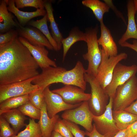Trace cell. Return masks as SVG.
Segmentation results:
<instances>
[{"label":"cell","mask_w":137,"mask_h":137,"mask_svg":"<svg viewBox=\"0 0 137 137\" xmlns=\"http://www.w3.org/2000/svg\"><path fill=\"white\" fill-rule=\"evenodd\" d=\"M128 23L125 33L119 40L120 45L129 39L133 38L137 40V28L135 19L136 12L133 0H129L127 5Z\"/></svg>","instance_id":"16"},{"label":"cell","mask_w":137,"mask_h":137,"mask_svg":"<svg viewBox=\"0 0 137 137\" xmlns=\"http://www.w3.org/2000/svg\"><path fill=\"white\" fill-rule=\"evenodd\" d=\"M6 1L8 10L14 14L21 25H25L33 18L39 16H44L47 13L44 9H37L32 12L23 11L16 8L14 0H6Z\"/></svg>","instance_id":"17"},{"label":"cell","mask_w":137,"mask_h":137,"mask_svg":"<svg viewBox=\"0 0 137 137\" xmlns=\"http://www.w3.org/2000/svg\"><path fill=\"white\" fill-rule=\"evenodd\" d=\"M36 77L22 81L0 85V103L9 98L29 94L38 90V86L32 83Z\"/></svg>","instance_id":"9"},{"label":"cell","mask_w":137,"mask_h":137,"mask_svg":"<svg viewBox=\"0 0 137 137\" xmlns=\"http://www.w3.org/2000/svg\"><path fill=\"white\" fill-rule=\"evenodd\" d=\"M113 137H128V133L127 129L120 130Z\"/></svg>","instance_id":"39"},{"label":"cell","mask_w":137,"mask_h":137,"mask_svg":"<svg viewBox=\"0 0 137 137\" xmlns=\"http://www.w3.org/2000/svg\"><path fill=\"white\" fill-rule=\"evenodd\" d=\"M29 94L9 98L0 104V115L9 110L16 109L26 103L29 100Z\"/></svg>","instance_id":"26"},{"label":"cell","mask_w":137,"mask_h":137,"mask_svg":"<svg viewBox=\"0 0 137 137\" xmlns=\"http://www.w3.org/2000/svg\"><path fill=\"white\" fill-rule=\"evenodd\" d=\"M132 137H137V135H136V136H134Z\"/></svg>","instance_id":"43"},{"label":"cell","mask_w":137,"mask_h":137,"mask_svg":"<svg viewBox=\"0 0 137 137\" xmlns=\"http://www.w3.org/2000/svg\"><path fill=\"white\" fill-rule=\"evenodd\" d=\"M137 99V77L134 75L117 89L113 98V110H124Z\"/></svg>","instance_id":"5"},{"label":"cell","mask_w":137,"mask_h":137,"mask_svg":"<svg viewBox=\"0 0 137 137\" xmlns=\"http://www.w3.org/2000/svg\"><path fill=\"white\" fill-rule=\"evenodd\" d=\"M16 135L9 124L3 117H0V136L1 137H11Z\"/></svg>","instance_id":"31"},{"label":"cell","mask_w":137,"mask_h":137,"mask_svg":"<svg viewBox=\"0 0 137 137\" xmlns=\"http://www.w3.org/2000/svg\"><path fill=\"white\" fill-rule=\"evenodd\" d=\"M43 94L47 113L50 118L54 116L60 112L76 108L82 102L74 105L67 103L59 95L50 90L49 86L44 89Z\"/></svg>","instance_id":"11"},{"label":"cell","mask_w":137,"mask_h":137,"mask_svg":"<svg viewBox=\"0 0 137 137\" xmlns=\"http://www.w3.org/2000/svg\"><path fill=\"white\" fill-rule=\"evenodd\" d=\"M132 43V44H131L126 41L120 45L123 47H127L131 49L137 53V40H134Z\"/></svg>","instance_id":"37"},{"label":"cell","mask_w":137,"mask_h":137,"mask_svg":"<svg viewBox=\"0 0 137 137\" xmlns=\"http://www.w3.org/2000/svg\"></svg>","instance_id":"45"},{"label":"cell","mask_w":137,"mask_h":137,"mask_svg":"<svg viewBox=\"0 0 137 137\" xmlns=\"http://www.w3.org/2000/svg\"><path fill=\"white\" fill-rule=\"evenodd\" d=\"M127 129L128 137H132L137 135V121L129 125Z\"/></svg>","instance_id":"35"},{"label":"cell","mask_w":137,"mask_h":137,"mask_svg":"<svg viewBox=\"0 0 137 137\" xmlns=\"http://www.w3.org/2000/svg\"><path fill=\"white\" fill-rule=\"evenodd\" d=\"M44 1V8L46 11L48 20L50 23L52 36L57 44L59 50L61 48V41L63 38L55 20L51 3L50 1Z\"/></svg>","instance_id":"21"},{"label":"cell","mask_w":137,"mask_h":137,"mask_svg":"<svg viewBox=\"0 0 137 137\" xmlns=\"http://www.w3.org/2000/svg\"><path fill=\"white\" fill-rule=\"evenodd\" d=\"M5 0L1 1L0 5V31L4 32L8 31L12 27L17 26L13 20V16L9 12Z\"/></svg>","instance_id":"22"},{"label":"cell","mask_w":137,"mask_h":137,"mask_svg":"<svg viewBox=\"0 0 137 137\" xmlns=\"http://www.w3.org/2000/svg\"><path fill=\"white\" fill-rule=\"evenodd\" d=\"M41 110V116L38 123L42 132V137H51L55 124L59 118V116L57 114L52 118L48 116L45 101Z\"/></svg>","instance_id":"18"},{"label":"cell","mask_w":137,"mask_h":137,"mask_svg":"<svg viewBox=\"0 0 137 137\" xmlns=\"http://www.w3.org/2000/svg\"><path fill=\"white\" fill-rule=\"evenodd\" d=\"M44 90L39 88L35 92L29 94V100L34 106L40 109L45 102Z\"/></svg>","instance_id":"29"},{"label":"cell","mask_w":137,"mask_h":137,"mask_svg":"<svg viewBox=\"0 0 137 137\" xmlns=\"http://www.w3.org/2000/svg\"><path fill=\"white\" fill-rule=\"evenodd\" d=\"M17 137H42V134L38 123L34 119L30 118L28 124L23 130L19 132Z\"/></svg>","instance_id":"27"},{"label":"cell","mask_w":137,"mask_h":137,"mask_svg":"<svg viewBox=\"0 0 137 137\" xmlns=\"http://www.w3.org/2000/svg\"><path fill=\"white\" fill-rule=\"evenodd\" d=\"M136 21L137 22V19H136Z\"/></svg>","instance_id":"44"},{"label":"cell","mask_w":137,"mask_h":137,"mask_svg":"<svg viewBox=\"0 0 137 137\" xmlns=\"http://www.w3.org/2000/svg\"><path fill=\"white\" fill-rule=\"evenodd\" d=\"M86 70L82 63L78 61L75 67L67 70L60 66H49L42 70L41 72L33 80L32 83L43 90L51 84L61 83L77 86L85 91L86 82L84 75Z\"/></svg>","instance_id":"2"},{"label":"cell","mask_w":137,"mask_h":137,"mask_svg":"<svg viewBox=\"0 0 137 137\" xmlns=\"http://www.w3.org/2000/svg\"><path fill=\"white\" fill-rule=\"evenodd\" d=\"M112 114L115 124L120 130L126 129L137 121V115L125 110H112Z\"/></svg>","instance_id":"20"},{"label":"cell","mask_w":137,"mask_h":137,"mask_svg":"<svg viewBox=\"0 0 137 137\" xmlns=\"http://www.w3.org/2000/svg\"><path fill=\"white\" fill-rule=\"evenodd\" d=\"M124 110L137 115V99Z\"/></svg>","instance_id":"36"},{"label":"cell","mask_w":137,"mask_h":137,"mask_svg":"<svg viewBox=\"0 0 137 137\" xmlns=\"http://www.w3.org/2000/svg\"><path fill=\"white\" fill-rule=\"evenodd\" d=\"M63 120L74 137H85L86 135L85 132L81 130L77 124L65 120Z\"/></svg>","instance_id":"33"},{"label":"cell","mask_w":137,"mask_h":137,"mask_svg":"<svg viewBox=\"0 0 137 137\" xmlns=\"http://www.w3.org/2000/svg\"><path fill=\"white\" fill-rule=\"evenodd\" d=\"M16 31L10 30L4 34L0 35V46L3 45L10 42L17 36Z\"/></svg>","instance_id":"34"},{"label":"cell","mask_w":137,"mask_h":137,"mask_svg":"<svg viewBox=\"0 0 137 137\" xmlns=\"http://www.w3.org/2000/svg\"><path fill=\"white\" fill-rule=\"evenodd\" d=\"M51 137H64L59 133L53 131Z\"/></svg>","instance_id":"40"},{"label":"cell","mask_w":137,"mask_h":137,"mask_svg":"<svg viewBox=\"0 0 137 137\" xmlns=\"http://www.w3.org/2000/svg\"><path fill=\"white\" fill-rule=\"evenodd\" d=\"M94 115L90 109L88 101H85L76 108L65 111L61 117L63 119L80 125L90 132L93 128L92 122Z\"/></svg>","instance_id":"7"},{"label":"cell","mask_w":137,"mask_h":137,"mask_svg":"<svg viewBox=\"0 0 137 137\" xmlns=\"http://www.w3.org/2000/svg\"><path fill=\"white\" fill-rule=\"evenodd\" d=\"M82 89L76 86L66 85L60 88L52 90L53 92L59 95L66 103L74 105L88 101L91 93H86Z\"/></svg>","instance_id":"12"},{"label":"cell","mask_w":137,"mask_h":137,"mask_svg":"<svg viewBox=\"0 0 137 137\" xmlns=\"http://www.w3.org/2000/svg\"><path fill=\"white\" fill-rule=\"evenodd\" d=\"M133 1L135 8L136 12H137V0H134Z\"/></svg>","instance_id":"41"},{"label":"cell","mask_w":137,"mask_h":137,"mask_svg":"<svg viewBox=\"0 0 137 137\" xmlns=\"http://www.w3.org/2000/svg\"><path fill=\"white\" fill-rule=\"evenodd\" d=\"M48 16L46 13L41 19L36 21H32L29 23V24L39 29L44 35L53 46L54 50L58 51L57 44L50 33L48 29L47 21Z\"/></svg>","instance_id":"25"},{"label":"cell","mask_w":137,"mask_h":137,"mask_svg":"<svg viewBox=\"0 0 137 137\" xmlns=\"http://www.w3.org/2000/svg\"><path fill=\"white\" fill-rule=\"evenodd\" d=\"M137 72V65L133 64L127 66L119 63L114 70L111 81L105 90L109 97H114L116 90Z\"/></svg>","instance_id":"10"},{"label":"cell","mask_w":137,"mask_h":137,"mask_svg":"<svg viewBox=\"0 0 137 137\" xmlns=\"http://www.w3.org/2000/svg\"><path fill=\"white\" fill-rule=\"evenodd\" d=\"M84 78L91 88V97L88 101L90 109L94 115L99 116L106 110L109 97L96 77L85 73Z\"/></svg>","instance_id":"4"},{"label":"cell","mask_w":137,"mask_h":137,"mask_svg":"<svg viewBox=\"0 0 137 137\" xmlns=\"http://www.w3.org/2000/svg\"><path fill=\"white\" fill-rule=\"evenodd\" d=\"M98 32L97 28L96 27L88 29L85 32L88 51L82 56L84 59L88 62L86 73L95 77L102 59L101 48L99 47L98 41Z\"/></svg>","instance_id":"3"},{"label":"cell","mask_w":137,"mask_h":137,"mask_svg":"<svg viewBox=\"0 0 137 137\" xmlns=\"http://www.w3.org/2000/svg\"><path fill=\"white\" fill-rule=\"evenodd\" d=\"M53 131L59 133L64 137H74L63 119L60 118L56 123Z\"/></svg>","instance_id":"32"},{"label":"cell","mask_w":137,"mask_h":137,"mask_svg":"<svg viewBox=\"0 0 137 137\" xmlns=\"http://www.w3.org/2000/svg\"><path fill=\"white\" fill-rule=\"evenodd\" d=\"M82 3L92 11L95 17L100 23L103 22L104 14L108 12L110 8L108 4L99 0H84L82 1Z\"/></svg>","instance_id":"23"},{"label":"cell","mask_w":137,"mask_h":137,"mask_svg":"<svg viewBox=\"0 0 137 137\" xmlns=\"http://www.w3.org/2000/svg\"><path fill=\"white\" fill-rule=\"evenodd\" d=\"M80 41L86 42L85 34L77 28H75L72 29L67 37L63 38L61 41L63 49V60L64 59L68 51L71 46L76 42Z\"/></svg>","instance_id":"24"},{"label":"cell","mask_w":137,"mask_h":137,"mask_svg":"<svg viewBox=\"0 0 137 137\" xmlns=\"http://www.w3.org/2000/svg\"><path fill=\"white\" fill-rule=\"evenodd\" d=\"M15 6L19 9L30 7L37 9H44L45 1L42 0H14Z\"/></svg>","instance_id":"30"},{"label":"cell","mask_w":137,"mask_h":137,"mask_svg":"<svg viewBox=\"0 0 137 137\" xmlns=\"http://www.w3.org/2000/svg\"><path fill=\"white\" fill-rule=\"evenodd\" d=\"M100 23V36L98 39L99 45L101 46L106 55L109 57L115 56L118 55L117 47L110 31L104 24L103 22Z\"/></svg>","instance_id":"14"},{"label":"cell","mask_w":137,"mask_h":137,"mask_svg":"<svg viewBox=\"0 0 137 137\" xmlns=\"http://www.w3.org/2000/svg\"><path fill=\"white\" fill-rule=\"evenodd\" d=\"M93 128L91 132L86 131L85 135L89 137H106L99 133L96 130L94 125L93 124Z\"/></svg>","instance_id":"38"},{"label":"cell","mask_w":137,"mask_h":137,"mask_svg":"<svg viewBox=\"0 0 137 137\" xmlns=\"http://www.w3.org/2000/svg\"><path fill=\"white\" fill-rule=\"evenodd\" d=\"M102 59L98 67L96 78L105 90L110 83L114 70L116 65L121 61L126 59L127 55L125 53H121L114 56L108 57L103 49L101 48Z\"/></svg>","instance_id":"6"},{"label":"cell","mask_w":137,"mask_h":137,"mask_svg":"<svg viewBox=\"0 0 137 137\" xmlns=\"http://www.w3.org/2000/svg\"><path fill=\"white\" fill-rule=\"evenodd\" d=\"M18 39L27 48L42 70L50 66H57L56 62L48 57V52L45 46L33 45L22 37H19Z\"/></svg>","instance_id":"13"},{"label":"cell","mask_w":137,"mask_h":137,"mask_svg":"<svg viewBox=\"0 0 137 137\" xmlns=\"http://www.w3.org/2000/svg\"><path fill=\"white\" fill-rule=\"evenodd\" d=\"M11 137H17V136H16V135H14Z\"/></svg>","instance_id":"42"},{"label":"cell","mask_w":137,"mask_h":137,"mask_svg":"<svg viewBox=\"0 0 137 137\" xmlns=\"http://www.w3.org/2000/svg\"><path fill=\"white\" fill-rule=\"evenodd\" d=\"M19 33L31 44L43 46L50 50L53 48L46 37L38 30L29 27L21 26Z\"/></svg>","instance_id":"15"},{"label":"cell","mask_w":137,"mask_h":137,"mask_svg":"<svg viewBox=\"0 0 137 137\" xmlns=\"http://www.w3.org/2000/svg\"><path fill=\"white\" fill-rule=\"evenodd\" d=\"M0 115L11 125L16 134L21 128L26 125L24 122L27 118L18 109L6 111Z\"/></svg>","instance_id":"19"},{"label":"cell","mask_w":137,"mask_h":137,"mask_svg":"<svg viewBox=\"0 0 137 137\" xmlns=\"http://www.w3.org/2000/svg\"><path fill=\"white\" fill-rule=\"evenodd\" d=\"M113 98L109 97L105 112L98 116L94 115V125L97 131L106 137H113L120 130L117 126L112 116Z\"/></svg>","instance_id":"8"},{"label":"cell","mask_w":137,"mask_h":137,"mask_svg":"<svg viewBox=\"0 0 137 137\" xmlns=\"http://www.w3.org/2000/svg\"><path fill=\"white\" fill-rule=\"evenodd\" d=\"M18 110L24 115L31 118L39 119L41 110L35 107L29 101L19 108Z\"/></svg>","instance_id":"28"},{"label":"cell","mask_w":137,"mask_h":137,"mask_svg":"<svg viewBox=\"0 0 137 137\" xmlns=\"http://www.w3.org/2000/svg\"><path fill=\"white\" fill-rule=\"evenodd\" d=\"M39 67L27 48L16 37L0 46V85L37 76Z\"/></svg>","instance_id":"1"}]
</instances>
